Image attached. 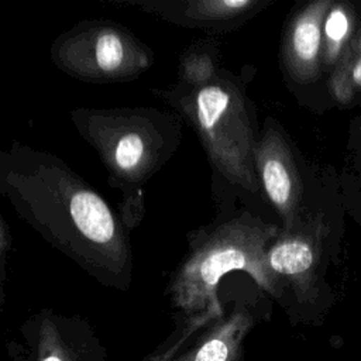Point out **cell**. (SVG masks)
I'll return each mask as SVG.
<instances>
[{"label": "cell", "instance_id": "5", "mask_svg": "<svg viewBox=\"0 0 361 361\" xmlns=\"http://www.w3.org/2000/svg\"><path fill=\"white\" fill-rule=\"evenodd\" d=\"M49 58L65 75L90 83L128 82L154 63L145 42L123 24L104 18L78 21L59 34Z\"/></svg>", "mask_w": 361, "mask_h": 361}, {"label": "cell", "instance_id": "3", "mask_svg": "<svg viewBox=\"0 0 361 361\" xmlns=\"http://www.w3.org/2000/svg\"><path fill=\"white\" fill-rule=\"evenodd\" d=\"M196 134L219 179L240 195L262 196L255 172L259 126L254 103L240 76L221 68L209 83L190 87L173 82L152 87Z\"/></svg>", "mask_w": 361, "mask_h": 361}, {"label": "cell", "instance_id": "14", "mask_svg": "<svg viewBox=\"0 0 361 361\" xmlns=\"http://www.w3.org/2000/svg\"><path fill=\"white\" fill-rule=\"evenodd\" d=\"M11 245H13L11 230H10L6 219L1 216L0 217V272H1V283L4 282L6 262H7V255H8V251L11 250Z\"/></svg>", "mask_w": 361, "mask_h": 361}, {"label": "cell", "instance_id": "4", "mask_svg": "<svg viewBox=\"0 0 361 361\" xmlns=\"http://www.w3.org/2000/svg\"><path fill=\"white\" fill-rule=\"evenodd\" d=\"M216 202V217L186 235L188 250L169 282L173 299L183 306L200 305L213 295L221 278L234 271L247 272L274 295L282 293V283L265 261L281 226L247 206H235L234 199L226 200L223 195H217Z\"/></svg>", "mask_w": 361, "mask_h": 361}, {"label": "cell", "instance_id": "12", "mask_svg": "<svg viewBox=\"0 0 361 361\" xmlns=\"http://www.w3.org/2000/svg\"><path fill=\"white\" fill-rule=\"evenodd\" d=\"M331 87L338 99H348L353 89L361 87V38L351 55H345L340 68L331 78Z\"/></svg>", "mask_w": 361, "mask_h": 361}, {"label": "cell", "instance_id": "9", "mask_svg": "<svg viewBox=\"0 0 361 361\" xmlns=\"http://www.w3.org/2000/svg\"><path fill=\"white\" fill-rule=\"evenodd\" d=\"M314 228L302 221L290 231H282L267 250L265 261L272 274L283 283H292L302 295L313 293L319 244Z\"/></svg>", "mask_w": 361, "mask_h": 361}, {"label": "cell", "instance_id": "10", "mask_svg": "<svg viewBox=\"0 0 361 361\" xmlns=\"http://www.w3.org/2000/svg\"><path fill=\"white\" fill-rule=\"evenodd\" d=\"M220 41L207 35L193 41L180 55L176 82L185 86L197 87L212 82L221 71Z\"/></svg>", "mask_w": 361, "mask_h": 361}, {"label": "cell", "instance_id": "1", "mask_svg": "<svg viewBox=\"0 0 361 361\" xmlns=\"http://www.w3.org/2000/svg\"><path fill=\"white\" fill-rule=\"evenodd\" d=\"M0 193L23 221L94 279L128 286L134 268L130 230L58 155L11 142L0 152Z\"/></svg>", "mask_w": 361, "mask_h": 361}, {"label": "cell", "instance_id": "8", "mask_svg": "<svg viewBox=\"0 0 361 361\" xmlns=\"http://www.w3.org/2000/svg\"><path fill=\"white\" fill-rule=\"evenodd\" d=\"M327 13L329 1H313L295 13L285 27L281 62L285 73L298 83H307L319 75Z\"/></svg>", "mask_w": 361, "mask_h": 361}, {"label": "cell", "instance_id": "6", "mask_svg": "<svg viewBox=\"0 0 361 361\" xmlns=\"http://www.w3.org/2000/svg\"><path fill=\"white\" fill-rule=\"evenodd\" d=\"M254 161L262 197L279 216L282 231L293 230L303 219V182L290 142L272 117L261 126Z\"/></svg>", "mask_w": 361, "mask_h": 361}, {"label": "cell", "instance_id": "2", "mask_svg": "<svg viewBox=\"0 0 361 361\" xmlns=\"http://www.w3.org/2000/svg\"><path fill=\"white\" fill-rule=\"evenodd\" d=\"M69 118L99 155L107 182L121 196L120 216L138 226L145 214L144 186L171 161L182 142V118L151 106L76 107Z\"/></svg>", "mask_w": 361, "mask_h": 361}, {"label": "cell", "instance_id": "7", "mask_svg": "<svg viewBox=\"0 0 361 361\" xmlns=\"http://www.w3.org/2000/svg\"><path fill=\"white\" fill-rule=\"evenodd\" d=\"M138 7L169 24L203 30L207 35L230 32L248 23L274 0H103Z\"/></svg>", "mask_w": 361, "mask_h": 361}, {"label": "cell", "instance_id": "15", "mask_svg": "<svg viewBox=\"0 0 361 361\" xmlns=\"http://www.w3.org/2000/svg\"><path fill=\"white\" fill-rule=\"evenodd\" d=\"M44 361H61L58 357H55V355H51V357H48V358H45Z\"/></svg>", "mask_w": 361, "mask_h": 361}, {"label": "cell", "instance_id": "11", "mask_svg": "<svg viewBox=\"0 0 361 361\" xmlns=\"http://www.w3.org/2000/svg\"><path fill=\"white\" fill-rule=\"evenodd\" d=\"M348 27L347 13L341 7H334L327 13L323 24V59L326 63H333L337 58Z\"/></svg>", "mask_w": 361, "mask_h": 361}, {"label": "cell", "instance_id": "13", "mask_svg": "<svg viewBox=\"0 0 361 361\" xmlns=\"http://www.w3.org/2000/svg\"><path fill=\"white\" fill-rule=\"evenodd\" d=\"M227 354V344L221 338H213L199 350L195 361H226Z\"/></svg>", "mask_w": 361, "mask_h": 361}]
</instances>
